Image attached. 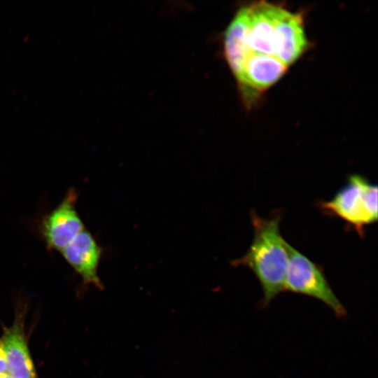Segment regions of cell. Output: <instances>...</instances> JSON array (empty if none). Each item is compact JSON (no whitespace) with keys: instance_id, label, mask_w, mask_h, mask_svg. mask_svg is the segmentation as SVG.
<instances>
[{"instance_id":"cell-2","label":"cell","mask_w":378,"mask_h":378,"mask_svg":"<svg viewBox=\"0 0 378 378\" xmlns=\"http://www.w3.org/2000/svg\"><path fill=\"white\" fill-rule=\"evenodd\" d=\"M318 206L322 213L340 218L363 237L366 226L377 220V186L363 176L351 174L330 200Z\"/></svg>"},{"instance_id":"cell-5","label":"cell","mask_w":378,"mask_h":378,"mask_svg":"<svg viewBox=\"0 0 378 378\" xmlns=\"http://www.w3.org/2000/svg\"><path fill=\"white\" fill-rule=\"evenodd\" d=\"M288 66L275 57L249 52L235 77L245 101L259 94L280 80Z\"/></svg>"},{"instance_id":"cell-3","label":"cell","mask_w":378,"mask_h":378,"mask_svg":"<svg viewBox=\"0 0 378 378\" xmlns=\"http://www.w3.org/2000/svg\"><path fill=\"white\" fill-rule=\"evenodd\" d=\"M289 249L285 291L317 299L330 308L336 316L345 317L346 310L332 289L321 266L290 244Z\"/></svg>"},{"instance_id":"cell-8","label":"cell","mask_w":378,"mask_h":378,"mask_svg":"<svg viewBox=\"0 0 378 378\" xmlns=\"http://www.w3.org/2000/svg\"><path fill=\"white\" fill-rule=\"evenodd\" d=\"M60 253L83 283L98 288L102 286L98 275L102 249L87 229L81 231Z\"/></svg>"},{"instance_id":"cell-10","label":"cell","mask_w":378,"mask_h":378,"mask_svg":"<svg viewBox=\"0 0 378 378\" xmlns=\"http://www.w3.org/2000/svg\"><path fill=\"white\" fill-rule=\"evenodd\" d=\"M7 373V363L2 342L0 339V374Z\"/></svg>"},{"instance_id":"cell-9","label":"cell","mask_w":378,"mask_h":378,"mask_svg":"<svg viewBox=\"0 0 378 378\" xmlns=\"http://www.w3.org/2000/svg\"><path fill=\"white\" fill-rule=\"evenodd\" d=\"M1 340L6 358L7 373L13 378H37L20 320L5 329Z\"/></svg>"},{"instance_id":"cell-7","label":"cell","mask_w":378,"mask_h":378,"mask_svg":"<svg viewBox=\"0 0 378 378\" xmlns=\"http://www.w3.org/2000/svg\"><path fill=\"white\" fill-rule=\"evenodd\" d=\"M278 6L267 1L245 6L249 52L276 57L275 19Z\"/></svg>"},{"instance_id":"cell-1","label":"cell","mask_w":378,"mask_h":378,"mask_svg":"<svg viewBox=\"0 0 378 378\" xmlns=\"http://www.w3.org/2000/svg\"><path fill=\"white\" fill-rule=\"evenodd\" d=\"M281 212L269 217L251 212L253 237L246 253L232 261L234 266L248 267L259 281L263 292L262 307H267L281 293L285 282L290 258V244L280 232Z\"/></svg>"},{"instance_id":"cell-4","label":"cell","mask_w":378,"mask_h":378,"mask_svg":"<svg viewBox=\"0 0 378 378\" xmlns=\"http://www.w3.org/2000/svg\"><path fill=\"white\" fill-rule=\"evenodd\" d=\"M77 194L69 189L41 220L40 232L47 248L60 252L85 227L77 211Z\"/></svg>"},{"instance_id":"cell-11","label":"cell","mask_w":378,"mask_h":378,"mask_svg":"<svg viewBox=\"0 0 378 378\" xmlns=\"http://www.w3.org/2000/svg\"><path fill=\"white\" fill-rule=\"evenodd\" d=\"M0 378H13V377H12L8 373H2V374H0Z\"/></svg>"},{"instance_id":"cell-6","label":"cell","mask_w":378,"mask_h":378,"mask_svg":"<svg viewBox=\"0 0 378 378\" xmlns=\"http://www.w3.org/2000/svg\"><path fill=\"white\" fill-rule=\"evenodd\" d=\"M275 56L287 66L295 62L308 47L304 18L278 6L275 19Z\"/></svg>"}]
</instances>
